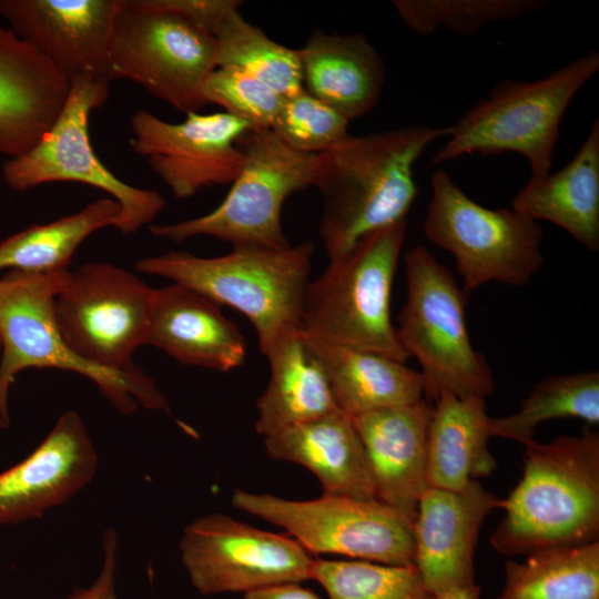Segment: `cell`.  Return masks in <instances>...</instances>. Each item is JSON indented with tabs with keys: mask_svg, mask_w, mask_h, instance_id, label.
Returning <instances> with one entry per match:
<instances>
[{
	"mask_svg": "<svg viewBox=\"0 0 599 599\" xmlns=\"http://www.w3.org/2000/svg\"><path fill=\"white\" fill-rule=\"evenodd\" d=\"M511 207L568 232L590 252L599 250V120L573 159L556 173L530 177Z\"/></svg>",
	"mask_w": 599,
	"mask_h": 599,
	"instance_id": "cb8c5ba5",
	"label": "cell"
},
{
	"mask_svg": "<svg viewBox=\"0 0 599 599\" xmlns=\"http://www.w3.org/2000/svg\"><path fill=\"white\" fill-rule=\"evenodd\" d=\"M297 52L303 88L348 121L363 116L378 103L385 67L362 33L315 30Z\"/></svg>",
	"mask_w": 599,
	"mask_h": 599,
	"instance_id": "603a6c76",
	"label": "cell"
},
{
	"mask_svg": "<svg viewBox=\"0 0 599 599\" xmlns=\"http://www.w3.org/2000/svg\"><path fill=\"white\" fill-rule=\"evenodd\" d=\"M179 549L202 596L247 593L312 580L315 559L294 538L213 512L185 526Z\"/></svg>",
	"mask_w": 599,
	"mask_h": 599,
	"instance_id": "5bb4252c",
	"label": "cell"
},
{
	"mask_svg": "<svg viewBox=\"0 0 599 599\" xmlns=\"http://www.w3.org/2000/svg\"><path fill=\"white\" fill-rule=\"evenodd\" d=\"M404 263L406 301L396 332L407 356L420 364L426 399L435 402L444 393L460 398L491 395L493 374L467 331L465 292L424 246L407 252Z\"/></svg>",
	"mask_w": 599,
	"mask_h": 599,
	"instance_id": "52a82bcc",
	"label": "cell"
},
{
	"mask_svg": "<svg viewBox=\"0 0 599 599\" xmlns=\"http://www.w3.org/2000/svg\"><path fill=\"white\" fill-rule=\"evenodd\" d=\"M489 423L485 398H460L450 393L438 396L428 428V487L459 490L496 470L497 461L488 447Z\"/></svg>",
	"mask_w": 599,
	"mask_h": 599,
	"instance_id": "4316f807",
	"label": "cell"
},
{
	"mask_svg": "<svg viewBox=\"0 0 599 599\" xmlns=\"http://www.w3.org/2000/svg\"><path fill=\"white\" fill-rule=\"evenodd\" d=\"M524 470L499 508L504 518L490 544L505 556L581 546L599 540V434L524 444Z\"/></svg>",
	"mask_w": 599,
	"mask_h": 599,
	"instance_id": "7a4b0ae2",
	"label": "cell"
},
{
	"mask_svg": "<svg viewBox=\"0 0 599 599\" xmlns=\"http://www.w3.org/2000/svg\"><path fill=\"white\" fill-rule=\"evenodd\" d=\"M216 69L215 38L144 0H120L109 78L130 80L185 115L206 105L202 89Z\"/></svg>",
	"mask_w": 599,
	"mask_h": 599,
	"instance_id": "30bf717a",
	"label": "cell"
},
{
	"mask_svg": "<svg viewBox=\"0 0 599 599\" xmlns=\"http://www.w3.org/2000/svg\"><path fill=\"white\" fill-rule=\"evenodd\" d=\"M240 599H322L301 583L276 585L244 593Z\"/></svg>",
	"mask_w": 599,
	"mask_h": 599,
	"instance_id": "74e56055",
	"label": "cell"
},
{
	"mask_svg": "<svg viewBox=\"0 0 599 599\" xmlns=\"http://www.w3.org/2000/svg\"><path fill=\"white\" fill-rule=\"evenodd\" d=\"M349 121L304 88L283 98L271 131L291 150L319 154L344 139Z\"/></svg>",
	"mask_w": 599,
	"mask_h": 599,
	"instance_id": "836d02e7",
	"label": "cell"
},
{
	"mask_svg": "<svg viewBox=\"0 0 599 599\" xmlns=\"http://www.w3.org/2000/svg\"><path fill=\"white\" fill-rule=\"evenodd\" d=\"M130 124L131 148L148 159L153 172L180 200L203 187L232 184L243 161L238 141L252 131L245 121L226 112H194L181 123H170L148 110H138Z\"/></svg>",
	"mask_w": 599,
	"mask_h": 599,
	"instance_id": "9a60e30c",
	"label": "cell"
},
{
	"mask_svg": "<svg viewBox=\"0 0 599 599\" xmlns=\"http://www.w3.org/2000/svg\"><path fill=\"white\" fill-rule=\"evenodd\" d=\"M146 345L177 362L220 372L241 366L245 339L220 305L176 283L154 288Z\"/></svg>",
	"mask_w": 599,
	"mask_h": 599,
	"instance_id": "44dd1931",
	"label": "cell"
},
{
	"mask_svg": "<svg viewBox=\"0 0 599 599\" xmlns=\"http://www.w3.org/2000/svg\"><path fill=\"white\" fill-rule=\"evenodd\" d=\"M154 9L176 14L214 37L225 19L238 10L237 0H144Z\"/></svg>",
	"mask_w": 599,
	"mask_h": 599,
	"instance_id": "d590c367",
	"label": "cell"
},
{
	"mask_svg": "<svg viewBox=\"0 0 599 599\" xmlns=\"http://www.w3.org/2000/svg\"><path fill=\"white\" fill-rule=\"evenodd\" d=\"M433 405L416 403L352 418L362 440L375 499L415 520L428 487L427 440Z\"/></svg>",
	"mask_w": 599,
	"mask_h": 599,
	"instance_id": "d6986e66",
	"label": "cell"
},
{
	"mask_svg": "<svg viewBox=\"0 0 599 599\" xmlns=\"http://www.w3.org/2000/svg\"><path fill=\"white\" fill-rule=\"evenodd\" d=\"M214 38L216 68L243 69L282 98L303 89L297 49L274 41L262 29L246 21L238 10L225 19Z\"/></svg>",
	"mask_w": 599,
	"mask_h": 599,
	"instance_id": "4dcf8cb0",
	"label": "cell"
},
{
	"mask_svg": "<svg viewBox=\"0 0 599 599\" xmlns=\"http://www.w3.org/2000/svg\"><path fill=\"white\" fill-rule=\"evenodd\" d=\"M119 537L108 528L102 537V565L98 577L89 587L75 588L68 599H118L115 592L116 552Z\"/></svg>",
	"mask_w": 599,
	"mask_h": 599,
	"instance_id": "8d00e7d4",
	"label": "cell"
},
{
	"mask_svg": "<svg viewBox=\"0 0 599 599\" xmlns=\"http://www.w3.org/2000/svg\"><path fill=\"white\" fill-rule=\"evenodd\" d=\"M497 599H599V540L507 559Z\"/></svg>",
	"mask_w": 599,
	"mask_h": 599,
	"instance_id": "f1b7e54d",
	"label": "cell"
},
{
	"mask_svg": "<svg viewBox=\"0 0 599 599\" xmlns=\"http://www.w3.org/2000/svg\"><path fill=\"white\" fill-rule=\"evenodd\" d=\"M154 288L110 263L68 272L53 312L67 345L95 366L128 372L133 353L148 343Z\"/></svg>",
	"mask_w": 599,
	"mask_h": 599,
	"instance_id": "4fadbf2b",
	"label": "cell"
},
{
	"mask_svg": "<svg viewBox=\"0 0 599 599\" xmlns=\"http://www.w3.org/2000/svg\"><path fill=\"white\" fill-rule=\"evenodd\" d=\"M267 456L305 467L323 494L375 499L366 454L353 419L339 409L264 437Z\"/></svg>",
	"mask_w": 599,
	"mask_h": 599,
	"instance_id": "7402d4cb",
	"label": "cell"
},
{
	"mask_svg": "<svg viewBox=\"0 0 599 599\" xmlns=\"http://www.w3.org/2000/svg\"><path fill=\"white\" fill-rule=\"evenodd\" d=\"M98 464L80 415L63 413L29 456L0 473V526L40 518L68 502L93 480Z\"/></svg>",
	"mask_w": 599,
	"mask_h": 599,
	"instance_id": "e0dca14e",
	"label": "cell"
},
{
	"mask_svg": "<svg viewBox=\"0 0 599 599\" xmlns=\"http://www.w3.org/2000/svg\"><path fill=\"white\" fill-rule=\"evenodd\" d=\"M234 508L284 528L309 554L414 566V520L377 499L322 495L291 500L234 489Z\"/></svg>",
	"mask_w": 599,
	"mask_h": 599,
	"instance_id": "8fae6325",
	"label": "cell"
},
{
	"mask_svg": "<svg viewBox=\"0 0 599 599\" xmlns=\"http://www.w3.org/2000/svg\"><path fill=\"white\" fill-rule=\"evenodd\" d=\"M109 83L89 75L70 80L68 99L49 131L23 155L8 159L1 173L4 183L18 192L53 182L104 191L122 207L116 230L131 234L150 224L164 209L165 200L155 190L135 187L116 177L93 150L89 119L109 99Z\"/></svg>",
	"mask_w": 599,
	"mask_h": 599,
	"instance_id": "7c38bea8",
	"label": "cell"
},
{
	"mask_svg": "<svg viewBox=\"0 0 599 599\" xmlns=\"http://www.w3.org/2000/svg\"><path fill=\"white\" fill-rule=\"evenodd\" d=\"M448 128L413 125L347 134L317 154L313 186L322 194L319 236L329 261L363 236L406 220L418 193L414 165Z\"/></svg>",
	"mask_w": 599,
	"mask_h": 599,
	"instance_id": "6da1fadb",
	"label": "cell"
},
{
	"mask_svg": "<svg viewBox=\"0 0 599 599\" xmlns=\"http://www.w3.org/2000/svg\"><path fill=\"white\" fill-rule=\"evenodd\" d=\"M578 418L599 423V372L549 376L530 390L519 408L508 416L490 417V435L524 444L536 428L551 419Z\"/></svg>",
	"mask_w": 599,
	"mask_h": 599,
	"instance_id": "f546056e",
	"label": "cell"
},
{
	"mask_svg": "<svg viewBox=\"0 0 599 599\" xmlns=\"http://www.w3.org/2000/svg\"><path fill=\"white\" fill-rule=\"evenodd\" d=\"M206 104H215L245 121L252 131L271 130L283 98L267 84L236 67L216 68L202 89Z\"/></svg>",
	"mask_w": 599,
	"mask_h": 599,
	"instance_id": "e575fe53",
	"label": "cell"
},
{
	"mask_svg": "<svg viewBox=\"0 0 599 599\" xmlns=\"http://www.w3.org/2000/svg\"><path fill=\"white\" fill-rule=\"evenodd\" d=\"M238 146L242 167L217 207L176 223L152 224L150 232L176 243L202 235L233 246H291L282 226L283 204L313 186L317 154L291 150L271 130L248 131Z\"/></svg>",
	"mask_w": 599,
	"mask_h": 599,
	"instance_id": "ba28073f",
	"label": "cell"
},
{
	"mask_svg": "<svg viewBox=\"0 0 599 599\" xmlns=\"http://www.w3.org/2000/svg\"><path fill=\"white\" fill-rule=\"evenodd\" d=\"M313 252L311 241L282 250L233 246L232 252L215 257L170 251L140 260L135 268L241 312L252 323L265 355L280 338L301 328Z\"/></svg>",
	"mask_w": 599,
	"mask_h": 599,
	"instance_id": "3957f363",
	"label": "cell"
},
{
	"mask_svg": "<svg viewBox=\"0 0 599 599\" xmlns=\"http://www.w3.org/2000/svg\"><path fill=\"white\" fill-rule=\"evenodd\" d=\"M598 70L599 53L592 50L537 81L506 80L495 85L450 126L432 164L471 153L515 152L528 160L530 177L549 174L562 116Z\"/></svg>",
	"mask_w": 599,
	"mask_h": 599,
	"instance_id": "8992f818",
	"label": "cell"
},
{
	"mask_svg": "<svg viewBox=\"0 0 599 599\" xmlns=\"http://www.w3.org/2000/svg\"><path fill=\"white\" fill-rule=\"evenodd\" d=\"M398 17L419 35L441 27L469 35L485 24L518 19L550 4L549 0H394Z\"/></svg>",
	"mask_w": 599,
	"mask_h": 599,
	"instance_id": "d6a6232c",
	"label": "cell"
},
{
	"mask_svg": "<svg viewBox=\"0 0 599 599\" xmlns=\"http://www.w3.org/2000/svg\"><path fill=\"white\" fill-rule=\"evenodd\" d=\"M430 599H480V587L474 582L433 595Z\"/></svg>",
	"mask_w": 599,
	"mask_h": 599,
	"instance_id": "f35d334b",
	"label": "cell"
},
{
	"mask_svg": "<svg viewBox=\"0 0 599 599\" xmlns=\"http://www.w3.org/2000/svg\"><path fill=\"white\" fill-rule=\"evenodd\" d=\"M312 580L328 599H430L415 566L315 559Z\"/></svg>",
	"mask_w": 599,
	"mask_h": 599,
	"instance_id": "1f68e13d",
	"label": "cell"
},
{
	"mask_svg": "<svg viewBox=\"0 0 599 599\" xmlns=\"http://www.w3.org/2000/svg\"><path fill=\"white\" fill-rule=\"evenodd\" d=\"M122 220V207L112 197L99 199L80 211L45 224L31 225L0 242V271L11 268L38 274L68 271L81 243L95 231Z\"/></svg>",
	"mask_w": 599,
	"mask_h": 599,
	"instance_id": "83f0119b",
	"label": "cell"
},
{
	"mask_svg": "<svg viewBox=\"0 0 599 599\" xmlns=\"http://www.w3.org/2000/svg\"><path fill=\"white\" fill-rule=\"evenodd\" d=\"M406 231V220L376 230L329 261L325 272L306 286L301 329L406 363L409 357L390 317L392 286Z\"/></svg>",
	"mask_w": 599,
	"mask_h": 599,
	"instance_id": "5b68a950",
	"label": "cell"
},
{
	"mask_svg": "<svg viewBox=\"0 0 599 599\" xmlns=\"http://www.w3.org/2000/svg\"><path fill=\"white\" fill-rule=\"evenodd\" d=\"M120 0H0V16L69 81H110L109 49Z\"/></svg>",
	"mask_w": 599,
	"mask_h": 599,
	"instance_id": "2e32d148",
	"label": "cell"
},
{
	"mask_svg": "<svg viewBox=\"0 0 599 599\" xmlns=\"http://www.w3.org/2000/svg\"><path fill=\"white\" fill-rule=\"evenodd\" d=\"M270 379L256 402V432L266 437L337 410L327 373L301 329L280 338L264 355Z\"/></svg>",
	"mask_w": 599,
	"mask_h": 599,
	"instance_id": "d4e9b609",
	"label": "cell"
},
{
	"mask_svg": "<svg viewBox=\"0 0 599 599\" xmlns=\"http://www.w3.org/2000/svg\"><path fill=\"white\" fill-rule=\"evenodd\" d=\"M500 500L478 480L459 490H424L414 520V566L432 595L475 582L479 531Z\"/></svg>",
	"mask_w": 599,
	"mask_h": 599,
	"instance_id": "ac0fdd59",
	"label": "cell"
},
{
	"mask_svg": "<svg viewBox=\"0 0 599 599\" xmlns=\"http://www.w3.org/2000/svg\"><path fill=\"white\" fill-rule=\"evenodd\" d=\"M430 186L424 233L454 256L466 295L489 282L521 286L531 280L544 264L537 221L512 207L476 203L443 170Z\"/></svg>",
	"mask_w": 599,
	"mask_h": 599,
	"instance_id": "9c48e42d",
	"label": "cell"
},
{
	"mask_svg": "<svg viewBox=\"0 0 599 599\" xmlns=\"http://www.w3.org/2000/svg\"><path fill=\"white\" fill-rule=\"evenodd\" d=\"M305 335L324 365L337 408L351 418L424 398L422 374L405 363Z\"/></svg>",
	"mask_w": 599,
	"mask_h": 599,
	"instance_id": "484cf974",
	"label": "cell"
},
{
	"mask_svg": "<svg viewBox=\"0 0 599 599\" xmlns=\"http://www.w3.org/2000/svg\"><path fill=\"white\" fill-rule=\"evenodd\" d=\"M69 271L38 274L10 271L0 277V426L10 424L8 398L16 376L28 368H54L93 382L124 415L139 406L171 414L155 380L143 369L122 372L90 364L64 342L54 319V298Z\"/></svg>",
	"mask_w": 599,
	"mask_h": 599,
	"instance_id": "277c9868",
	"label": "cell"
},
{
	"mask_svg": "<svg viewBox=\"0 0 599 599\" xmlns=\"http://www.w3.org/2000/svg\"><path fill=\"white\" fill-rule=\"evenodd\" d=\"M0 348H1V341H0Z\"/></svg>",
	"mask_w": 599,
	"mask_h": 599,
	"instance_id": "ab89813d",
	"label": "cell"
},
{
	"mask_svg": "<svg viewBox=\"0 0 599 599\" xmlns=\"http://www.w3.org/2000/svg\"><path fill=\"white\" fill-rule=\"evenodd\" d=\"M70 81L0 23V155L32 149L60 114Z\"/></svg>",
	"mask_w": 599,
	"mask_h": 599,
	"instance_id": "ffe728a7",
	"label": "cell"
}]
</instances>
